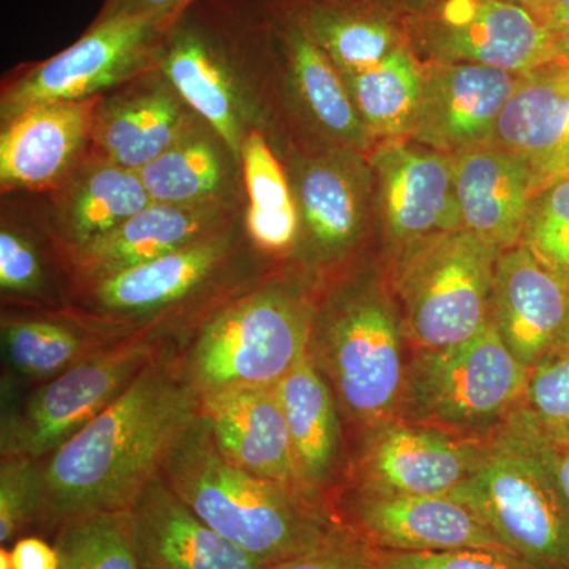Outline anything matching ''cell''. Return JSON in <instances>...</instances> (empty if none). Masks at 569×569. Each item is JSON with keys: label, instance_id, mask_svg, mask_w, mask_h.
I'll return each instance as SVG.
<instances>
[{"label": "cell", "instance_id": "1", "mask_svg": "<svg viewBox=\"0 0 569 569\" xmlns=\"http://www.w3.org/2000/svg\"><path fill=\"white\" fill-rule=\"evenodd\" d=\"M198 418L200 396L167 343L102 415L41 459L40 529L92 512L130 511Z\"/></svg>", "mask_w": 569, "mask_h": 569}, {"label": "cell", "instance_id": "2", "mask_svg": "<svg viewBox=\"0 0 569 569\" xmlns=\"http://www.w3.org/2000/svg\"><path fill=\"white\" fill-rule=\"evenodd\" d=\"M307 353L336 397L347 438L397 417L411 350L378 253L320 284Z\"/></svg>", "mask_w": 569, "mask_h": 569}, {"label": "cell", "instance_id": "3", "mask_svg": "<svg viewBox=\"0 0 569 569\" xmlns=\"http://www.w3.org/2000/svg\"><path fill=\"white\" fill-rule=\"evenodd\" d=\"M276 264L254 249L242 223L149 263L74 284L70 305L130 336L179 346Z\"/></svg>", "mask_w": 569, "mask_h": 569}, {"label": "cell", "instance_id": "4", "mask_svg": "<svg viewBox=\"0 0 569 569\" xmlns=\"http://www.w3.org/2000/svg\"><path fill=\"white\" fill-rule=\"evenodd\" d=\"M269 43V0H193L160 50L157 69L239 156L254 130L268 137L261 82Z\"/></svg>", "mask_w": 569, "mask_h": 569}, {"label": "cell", "instance_id": "5", "mask_svg": "<svg viewBox=\"0 0 569 569\" xmlns=\"http://www.w3.org/2000/svg\"><path fill=\"white\" fill-rule=\"evenodd\" d=\"M318 288L291 263L236 296L176 347L198 396L234 387H276L307 353Z\"/></svg>", "mask_w": 569, "mask_h": 569}, {"label": "cell", "instance_id": "6", "mask_svg": "<svg viewBox=\"0 0 569 569\" xmlns=\"http://www.w3.org/2000/svg\"><path fill=\"white\" fill-rule=\"evenodd\" d=\"M160 475L198 518L268 567L316 548L340 522L332 509L228 462L201 415Z\"/></svg>", "mask_w": 569, "mask_h": 569}, {"label": "cell", "instance_id": "7", "mask_svg": "<svg viewBox=\"0 0 569 569\" xmlns=\"http://www.w3.org/2000/svg\"><path fill=\"white\" fill-rule=\"evenodd\" d=\"M449 497L466 505L512 556L535 569H569V498L548 441L522 408L490 438L477 470Z\"/></svg>", "mask_w": 569, "mask_h": 569}, {"label": "cell", "instance_id": "8", "mask_svg": "<svg viewBox=\"0 0 569 569\" xmlns=\"http://www.w3.org/2000/svg\"><path fill=\"white\" fill-rule=\"evenodd\" d=\"M501 252L459 228L380 257L411 351L459 346L490 323Z\"/></svg>", "mask_w": 569, "mask_h": 569}, {"label": "cell", "instance_id": "9", "mask_svg": "<svg viewBox=\"0 0 569 569\" xmlns=\"http://www.w3.org/2000/svg\"><path fill=\"white\" fill-rule=\"evenodd\" d=\"M527 381L529 370L489 323L459 346L411 351L397 417L489 441L522 408Z\"/></svg>", "mask_w": 569, "mask_h": 569}, {"label": "cell", "instance_id": "10", "mask_svg": "<svg viewBox=\"0 0 569 569\" xmlns=\"http://www.w3.org/2000/svg\"><path fill=\"white\" fill-rule=\"evenodd\" d=\"M276 156L290 182L299 220L298 242L287 263L321 284L378 253L367 153L288 148Z\"/></svg>", "mask_w": 569, "mask_h": 569}, {"label": "cell", "instance_id": "11", "mask_svg": "<svg viewBox=\"0 0 569 569\" xmlns=\"http://www.w3.org/2000/svg\"><path fill=\"white\" fill-rule=\"evenodd\" d=\"M272 9V54L264 102L272 151L346 148L369 153L376 138L348 96L335 63L287 11Z\"/></svg>", "mask_w": 569, "mask_h": 569}, {"label": "cell", "instance_id": "12", "mask_svg": "<svg viewBox=\"0 0 569 569\" xmlns=\"http://www.w3.org/2000/svg\"><path fill=\"white\" fill-rule=\"evenodd\" d=\"M173 20L92 21L66 50L14 67L0 84V123L37 104L91 99L157 69Z\"/></svg>", "mask_w": 569, "mask_h": 569}, {"label": "cell", "instance_id": "13", "mask_svg": "<svg viewBox=\"0 0 569 569\" xmlns=\"http://www.w3.org/2000/svg\"><path fill=\"white\" fill-rule=\"evenodd\" d=\"M167 343L130 336L40 383L3 411L0 455L48 458L118 400Z\"/></svg>", "mask_w": 569, "mask_h": 569}, {"label": "cell", "instance_id": "14", "mask_svg": "<svg viewBox=\"0 0 569 569\" xmlns=\"http://www.w3.org/2000/svg\"><path fill=\"white\" fill-rule=\"evenodd\" d=\"M407 21L421 62L527 73L559 58L556 37L516 0H438Z\"/></svg>", "mask_w": 569, "mask_h": 569}, {"label": "cell", "instance_id": "15", "mask_svg": "<svg viewBox=\"0 0 569 569\" xmlns=\"http://www.w3.org/2000/svg\"><path fill=\"white\" fill-rule=\"evenodd\" d=\"M488 443L391 418L355 438L347 488L383 496H449L477 470Z\"/></svg>", "mask_w": 569, "mask_h": 569}, {"label": "cell", "instance_id": "16", "mask_svg": "<svg viewBox=\"0 0 569 569\" xmlns=\"http://www.w3.org/2000/svg\"><path fill=\"white\" fill-rule=\"evenodd\" d=\"M373 176L377 252L462 228L452 157L410 138L376 142L367 153Z\"/></svg>", "mask_w": 569, "mask_h": 569}, {"label": "cell", "instance_id": "17", "mask_svg": "<svg viewBox=\"0 0 569 569\" xmlns=\"http://www.w3.org/2000/svg\"><path fill=\"white\" fill-rule=\"evenodd\" d=\"M336 515L378 550H507L478 515L449 496H383L347 488L337 497Z\"/></svg>", "mask_w": 569, "mask_h": 569}, {"label": "cell", "instance_id": "18", "mask_svg": "<svg viewBox=\"0 0 569 569\" xmlns=\"http://www.w3.org/2000/svg\"><path fill=\"white\" fill-rule=\"evenodd\" d=\"M520 74L473 63L422 62L410 140L458 156L496 142L497 123Z\"/></svg>", "mask_w": 569, "mask_h": 569}, {"label": "cell", "instance_id": "19", "mask_svg": "<svg viewBox=\"0 0 569 569\" xmlns=\"http://www.w3.org/2000/svg\"><path fill=\"white\" fill-rule=\"evenodd\" d=\"M102 93L37 104L0 123V192L47 194L88 156Z\"/></svg>", "mask_w": 569, "mask_h": 569}, {"label": "cell", "instance_id": "20", "mask_svg": "<svg viewBox=\"0 0 569 569\" xmlns=\"http://www.w3.org/2000/svg\"><path fill=\"white\" fill-rule=\"evenodd\" d=\"M200 415L228 462L332 509L307 489L299 475L276 387H234L200 396Z\"/></svg>", "mask_w": 569, "mask_h": 569}, {"label": "cell", "instance_id": "21", "mask_svg": "<svg viewBox=\"0 0 569 569\" xmlns=\"http://www.w3.org/2000/svg\"><path fill=\"white\" fill-rule=\"evenodd\" d=\"M247 206L152 203L67 258L70 290L162 258L244 223Z\"/></svg>", "mask_w": 569, "mask_h": 569}, {"label": "cell", "instance_id": "22", "mask_svg": "<svg viewBox=\"0 0 569 569\" xmlns=\"http://www.w3.org/2000/svg\"><path fill=\"white\" fill-rule=\"evenodd\" d=\"M490 323L520 365L533 369L569 342V287L526 247L503 250L493 279Z\"/></svg>", "mask_w": 569, "mask_h": 569}, {"label": "cell", "instance_id": "23", "mask_svg": "<svg viewBox=\"0 0 569 569\" xmlns=\"http://www.w3.org/2000/svg\"><path fill=\"white\" fill-rule=\"evenodd\" d=\"M197 118L162 71L153 69L102 93L91 151L140 171L162 156Z\"/></svg>", "mask_w": 569, "mask_h": 569}, {"label": "cell", "instance_id": "24", "mask_svg": "<svg viewBox=\"0 0 569 569\" xmlns=\"http://www.w3.org/2000/svg\"><path fill=\"white\" fill-rule=\"evenodd\" d=\"M296 466L307 489L336 511L347 488L350 448L336 397L309 353L276 385Z\"/></svg>", "mask_w": 569, "mask_h": 569}, {"label": "cell", "instance_id": "25", "mask_svg": "<svg viewBox=\"0 0 569 569\" xmlns=\"http://www.w3.org/2000/svg\"><path fill=\"white\" fill-rule=\"evenodd\" d=\"M496 142L529 170L535 193L569 178V62L557 58L520 74L497 123Z\"/></svg>", "mask_w": 569, "mask_h": 569}, {"label": "cell", "instance_id": "26", "mask_svg": "<svg viewBox=\"0 0 569 569\" xmlns=\"http://www.w3.org/2000/svg\"><path fill=\"white\" fill-rule=\"evenodd\" d=\"M63 261L152 203L138 171L89 151L61 186L40 194Z\"/></svg>", "mask_w": 569, "mask_h": 569}, {"label": "cell", "instance_id": "27", "mask_svg": "<svg viewBox=\"0 0 569 569\" xmlns=\"http://www.w3.org/2000/svg\"><path fill=\"white\" fill-rule=\"evenodd\" d=\"M0 336L11 372L39 385L130 337L73 305L2 306Z\"/></svg>", "mask_w": 569, "mask_h": 569}, {"label": "cell", "instance_id": "28", "mask_svg": "<svg viewBox=\"0 0 569 569\" xmlns=\"http://www.w3.org/2000/svg\"><path fill=\"white\" fill-rule=\"evenodd\" d=\"M335 63L353 77L410 47L408 13L396 0H276Z\"/></svg>", "mask_w": 569, "mask_h": 569}, {"label": "cell", "instance_id": "29", "mask_svg": "<svg viewBox=\"0 0 569 569\" xmlns=\"http://www.w3.org/2000/svg\"><path fill=\"white\" fill-rule=\"evenodd\" d=\"M141 569H269L220 537L176 496L162 475L130 508Z\"/></svg>", "mask_w": 569, "mask_h": 569}, {"label": "cell", "instance_id": "30", "mask_svg": "<svg viewBox=\"0 0 569 569\" xmlns=\"http://www.w3.org/2000/svg\"><path fill=\"white\" fill-rule=\"evenodd\" d=\"M138 174L153 203L247 206L241 156L201 116Z\"/></svg>", "mask_w": 569, "mask_h": 569}, {"label": "cell", "instance_id": "31", "mask_svg": "<svg viewBox=\"0 0 569 569\" xmlns=\"http://www.w3.org/2000/svg\"><path fill=\"white\" fill-rule=\"evenodd\" d=\"M452 164L462 228L501 250L519 246L535 194L529 170L497 142L452 156Z\"/></svg>", "mask_w": 569, "mask_h": 569}, {"label": "cell", "instance_id": "32", "mask_svg": "<svg viewBox=\"0 0 569 569\" xmlns=\"http://www.w3.org/2000/svg\"><path fill=\"white\" fill-rule=\"evenodd\" d=\"M2 306L70 305L66 261L52 238L40 194H7L0 209Z\"/></svg>", "mask_w": 569, "mask_h": 569}, {"label": "cell", "instance_id": "33", "mask_svg": "<svg viewBox=\"0 0 569 569\" xmlns=\"http://www.w3.org/2000/svg\"><path fill=\"white\" fill-rule=\"evenodd\" d=\"M246 186V231L254 249L276 263H287L298 242L293 192L279 157L264 133H250L241 148Z\"/></svg>", "mask_w": 569, "mask_h": 569}, {"label": "cell", "instance_id": "34", "mask_svg": "<svg viewBox=\"0 0 569 569\" xmlns=\"http://www.w3.org/2000/svg\"><path fill=\"white\" fill-rule=\"evenodd\" d=\"M342 80L359 118L377 141L410 137L422 82V62L411 44L373 69Z\"/></svg>", "mask_w": 569, "mask_h": 569}, {"label": "cell", "instance_id": "35", "mask_svg": "<svg viewBox=\"0 0 569 569\" xmlns=\"http://www.w3.org/2000/svg\"><path fill=\"white\" fill-rule=\"evenodd\" d=\"M59 569H141L130 511L92 512L56 529Z\"/></svg>", "mask_w": 569, "mask_h": 569}, {"label": "cell", "instance_id": "36", "mask_svg": "<svg viewBox=\"0 0 569 569\" xmlns=\"http://www.w3.org/2000/svg\"><path fill=\"white\" fill-rule=\"evenodd\" d=\"M519 246L569 287V178L533 194Z\"/></svg>", "mask_w": 569, "mask_h": 569}, {"label": "cell", "instance_id": "37", "mask_svg": "<svg viewBox=\"0 0 569 569\" xmlns=\"http://www.w3.org/2000/svg\"><path fill=\"white\" fill-rule=\"evenodd\" d=\"M522 410L542 437L569 443V342L529 370Z\"/></svg>", "mask_w": 569, "mask_h": 569}, {"label": "cell", "instance_id": "38", "mask_svg": "<svg viewBox=\"0 0 569 569\" xmlns=\"http://www.w3.org/2000/svg\"><path fill=\"white\" fill-rule=\"evenodd\" d=\"M43 505L41 459L2 456L0 460V545L39 527Z\"/></svg>", "mask_w": 569, "mask_h": 569}, {"label": "cell", "instance_id": "39", "mask_svg": "<svg viewBox=\"0 0 569 569\" xmlns=\"http://www.w3.org/2000/svg\"><path fill=\"white\" fill-rule=\"evenodd\" d=\"M378 569H535L507 550L455 549L440 552L378 550Z\"/></svg>", "mask_w": 569, "mask_h": 569}, {"label": "cell", "instance_id": "40", "mask_svg": "<svg viewBox=\"0 0 569 569\" xmlns=\"http://www.w3.org/2000/svg\"><path fill=\"white\" fill-rule=\"evenodd\" d=\"M269 569H378L377 549L339 522L316 548Z\"/></svg>", "mask_w": 569, "mask_h": 569}, {"label": "cell", "instance_id": "41", "mask_svg": "<svg viewBox=\"0 0 569 569\" xmlns=\"http://www.w3.org/2000/svg\"><path fill=\"white\" fill-rule=\"evenodd\" d=\"M193 0H103L97 22L119 18H176Z\"/></svg>", "mask_w": 569, "mask_h": 569}, {"label": "cell", "instance_id": "42", "mask_svg": "<svg viewBox=\"0 0 569 569\" xmlns=\"http://www.w3.org/2000/svg\"><path fill=\"white\" fill-rule=\"evenodd\" d=\"M13 569H59L58 549L39 537H21L10 549Z\"/></svg>", "mask_w": 569, "mask_h": 569}, {"label": "cell", "instance_id": "43", "mask_svg": "<svg viewBox=\"0 0 569 569\" xmlns=\"http://www.w3.org/2000/svg\"><path fill=\"white\" fill-rule=\"evenodd\" d=\"M546 441H548L550 459H552V466L560 479L561 488L569 498V443H553L548 438Z\"/></svg>", "mask_w": 569, "mask_h": 569}, {"label": "cell", "instance_id": "44", "mask_svg": "<svg viewBox=\"0 0 569 569\" xmlns=\"http://www.w3.org/2000/svg\"><path fill=\"white\" fill-rule=\"evenodd\" d=\"M542 24L556 39L569 36V0H559Z\"/></svg>", "mask_w": 569, "mask_h": 569}, {"label": "cell", "instance_id": "45", "mask_svg": "<svg viewBox=\"0 0 569 569\" xmlns=\"http://www.w3.org/2000/svg\"><path fill=\"white\" fill-rule=\"evenodd\" d=\"M516 2L531 11L539 21L545 22L559 0H516Z\"/></svg>", "mask_w": 569, "mask_h": 569}, {"label": "cell", "instance_id": "46", "mask_svg": "<svg viewBox=\"0 0 569 569\" xmlns=\"http://www.w3.org/2000/svg\"><path fill=\"white\" fill-rule=\"evenodd\" d=\"M396 2L399 3L408 14H411L427 9V7L432 6V3L438 2V0H396Z\"/></svg>", "mask_w": 569, "mask_h": 569}, {"label": "cell", "instance_id": "47", "mask_svg": "<svg viewBox=\"0 0 569 569\" xmlns=\"http://www.w3.org/2000/svg\"><path fill=\"white\" fill-rule=\"evenodd\" d=\"M556 50L557 54H559V58L569 62V36L557 37Z\"/></svg>", "mask_w": 569, "mask_h": 569}, {"label": "cell", "instance_id": "48", "mask_svg": "<svg viewBox=\"0 0 569 569\" xmlns=\"http://www.w3.org/2000/svg\"><path fill=\"white\" fill-rule=\"evenodd\" d=\"M0 569H13V565H11L10 549H7V546H2V548H0Z\"/></svg>", "mask_w": 569, "mask_h": 569}]
</instances>
